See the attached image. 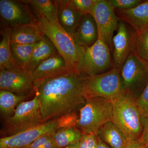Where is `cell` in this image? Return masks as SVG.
Returning a JSON list of instances; mask_svg holds the SVG:
<instances>
[{
    "label": "cell",
    "instance_id": "obj_1",
    "mask_svg": "<svg viewBox=\"0 0 148 148\" xmlns=\"http://www.w3.org/2000/svg\"><path fill=\"white\" fill-rule=\"evenodd\" d=\"M85 77L73 71L35 81V93L40 106L41 122L58 118L73 112L86 102Z\"/></svg>",
    "mask_w": 148,
    "mask_h": 148
},
{
    "label": "cell",
    "instance_id": "obj_2",
    "mask_svg": "<svg viewBox=\"0 0 148 148\" xmlns=\"http://www.w3.org/2000/svg\"><path fill=\"white\" fill-rule=\"evenodd\" d=\"M84 104L80 109L76 127L83 134L96 135L105 123L112 121L113 104L106 98L91 97L86 98Z\"/></svg>",
    "mask_w": 148,
    "mask_h": 148
},
{
    "label": "cell",
    "instance_id": "obj_3",
    "mask_svg": "<svg viewBox=\"0 0 148 148\" xmlns=\"http://www.w3.org/2000/svg\"><path fill=\"white\" fill-rule=\"evenodd\" d=\"M112 102L114 106L112 122L130 140H139L143 126L133 93L126 91Z\"/></svg>",
    "mask_w": 148,
    "mask_h": 148
},
{
    "label": "cell",
    "instance_id": "obj_4",
    "mask_svg": "<svg viewBox=\"0 0 148 148\" xmlns=\"http://www.w3.org/2000/svg\"><path fill=\"white\" fill-rule=\"evenodd\" d=\"M77 47L79 54L77 71L83 76L96 75L113 68L110 49L103 40L98 38L90 47Z\"/></svg>",
    "mask_w": 148,
    "mask_h": 148
},
{
    "label": "cell",
    "instance_id": "obj_5",
    "mask_svg": "<svg viewBox=\"0 0 148 148\" xmlns=\"http://www.w3.org/2000/svg\"><path fill=\"white\" fill-rule=\"evenodd\" d=\"M36 19L37 25L53 43L58 53L64 58L69 70L79 73L78 52L73 38L61 27L59 23L50 22L43 16Z\"/></svg>",
    "mask_w": 148,
    "mask_h": 148
},
{
    "label": "cell",
    "instance_id": "obj_6",
    "mask_svg": "<svg viewBox=\"0 0 148 148\" xmlns=\"http://www.w3.org/2000/svg\"><path fill=\"white\" fill-rule=\"evenodd\" d=\"M78 118L74 112L43 123L41 124L9 137L1 138L0 148H23L46 134L55 132L61 127L76 126Z\"/></svg>",
    "mask_w": 148,
    "mask_h": 148
},
{
    "label": "cell",
    "instance_id": "obj_7",
    "mask_svg": "<svg viewBox=\"0 0 148 148\" xmlns=\"http://www.w3.org/2000/svg\"><path fill=\"white\" fill-rule=\"evenodd\" d=\"M41 123L40 101L35 93L34 98L21 102L12 116L3 120L0 130L1 138L16 135Z\"/></svg>",
    "mask_w": 148,
    "mask_h": 148
},
{
    "label": "cell",
    "instance_id": "obj_8",
    "mask_svg": "<svg viewBox=\"0 0 148 148\" xmlns=\"http://www.w3.org/2000/svg\"><path fill=\"white\" fill-rule=\"evenodd\" d=\"M84 90L86 98L101 97L113 102L126 93L123 85L121 69L113 68L103 73L85 77Z\"/></svg>",
    "mask_w": 148,
    "mask_h": 148
},
{
    "label": "cell",
    "instance_id": "obj_9",
    "mask_svg": "<svg viewBox=\"0 0 148 148\" xmlns=\"http://www.w3.org/2000/svg\"><path fill=\"white\" fill-rule=\"evenodd\" d=\"M90 14L98 27L99 38L103 40L112 50L114 33L117 30L120 21L113 7L107 0H98Z\"/></svg>",
    "mask_w": 148,
    "mask_h": 148
},
{
    "label": "cell",
    "instance_id": "obj_10",
    "mask_svg": "<svg viewBox=\"0 0 148 148\" xmlns=\"http://www.w3.org/2000/svg\"><path fill=\"white\" fill-rule=\"evenodd\" d=\"M1 28L11 29L25 24L37 23L30 7L22 1L1 0Z\"/></svg>",
    "mask_w": 148,
    "mask_h": 148
},
{
    "label": "cell",
    "instance_id": "obj_11",
    "mask_svg": "<svg viewBox=\"0 0 148 148\" xmlns=\"http://www.w3.org/2000/svg\"><path fill=\"white\" fill-rule=\"evenodd\" d=\"M35 80L32 72L27 70L0 71V89L21 96L29 97L35 92Z\"/></svg>",
    "mask_w": 148,
    "mask_h": 148
},
{
    "label": "cell",
    "instance_id": "obj_12",
    "mask_svg": "<svg viewBox=\"0 0 148 148\" xmlns=\"http://www.w3.org/2000/svg\"><path fill=\"white\" fill-rule=\"evenodd\" d=\"M121 76L124 89L132 92L148 83V67L131 52L121 68Z\"/></svg>",
    "mask_w": 148,
    "mask_h": 148
},
{
    "label": "cell",
    "instance_id": "obj_13",
    "mask_svg": "<svg viewBox=\"0 0 148 148\" xmlns=\"http://www.w3.org/2000/svg\"><path fill=\"white\" fill-rule=\"evenodd\" d=\"M116 34L112 39L114 48L112 58L113 68L121 69L132 52L137 32L124 21L120 20Z\"/></svg>",
    "mask_w": 148,
    "mask_h": 148
},
{
    "label": "cell",
    "instance_id": "obj_14",
    "mask_svg": "<svg viewBox=\"0 0 148 148\" xmlns=\"http://www.w3.org/2000/svg\"><path fill=\"white\" fill-rule=\"evenodd\" d=\"M72 71L59 53L49 57L40 64L32 72L35 81L52 78Z\"/></svg>",
    "mask_w": 148,
    "mask_h": 148
},
{
    "label": "cell",
    "instance_id": "obj_15",
    "mask_svg": "<svg viewBox=\"0 0 148 148\" xmlns=\"http://www.w3.org/2000/svg\"><path fill=\"white\" fill-rule=\"evenodd\" d=\"M58 22L61 27L73 38L74 33L82 16L74 7L71 0H55Z\"/></svg>",
    "mask_w": 148,
    "mask_h": 148
},
{
    "label": "cell",
    "instance_id": "obj_16",
    "mask_svg": "<svg viewBox=\"0 0 148 148\" xmlns=\"http://www.w3.org/2000/svg\"><path fill=\"white\" fill-rule=\"evenodd\" d=\"M99 38L98 27L91 14L84 15L75 31L73 39L77 45L90 47Z\"/></svg>",
    "mask_w": 148,
    "mask_h": 148
},
{
    "label": "cell",
    "instance_id": "obj_17",
    "mask_svg": "<svg viewBox=\"0 0 148 148\" xmlns=\"http://www.w3.org/2000/svg\"><path fill=\"white\" fill-rule=\"evenodd\" d=\"M120 20L124 21L137 32L148 28V0L144 1L135 8L128 10H116Z\"/></svg>",
    "mask_w": 148,
    "mask_h": 148
},
{
    "label": "cell",
    "instance_id": "obj_18",
    "mask_svg": "<svg viewBox=\"0 0 148 148\" xmlns=\"http://www.w3.org/2000/svg\"><path fill=\"white\" fill-rule=\"evenodd\" d=\"M96 135L111 148H127L132 141L112 121L105 123Z\"/></svg>",
    "mask_w": 148,
    "mask_h": 148
},
{
    "label": "cell",
    "instance_id": "obj_19",
    "mask_svg": "<svg viewBox=\"0 0 148 148\" xmlns=\"http://www.w3.org/2000/svg\"><path fill=\"white\" fill-rule=\"evenodd\" d=\"M45 35L37 23L25 24L10 30V43L20 44L36 43Z\"/></svg>",
    "mask_w": 148,
    "mask_h": 148
},
{
    "label": "cell",
    "instance_id": "obj_20",
    "mask_svg": "<svg viewBox=\"0 0 148 148\" xmlns=\"http://www.w3.org/2000/svg\"><path fill=\"white\" fill-rule=\"evenodd\" d=\"M57 53L58 52L55 46L45 35L41 40L37 43L24 69L32 73L42 62Z\"/></svg>",
    "mask_w": 148,
    "mask_h": 148
},
{
    "label": "cell",
    "instance_id": "obj_21",
    "mask_svg": "<svg viewBox=\"0 0 148 148\" xmlns=\"http://www.w3.org/2000/svg\"><path fill=\"white\" fill-rule=\"evenodd\" d=\"M0 43V71H15L24 69L12 56L10 49V29L1 28Z\"/></svg>",
    "mask_w": 148,
    "mask_h": 148
},
{
    "label": "cell",
    "instance_id": "obj_22",
    "mask_svg": "<svg viewBox=\"0 0 148 148\" xmlns=\"http://www.w3.org/2000/svg\"><path fill=\"white\" fill-rule=\"evenodd\" d=\"M30 7L35 18L43 16L50 22L59 23L57 7L54 1L22 0Z\"/></svg>",
    "mask_w": 148,
    "mask_h": 148
},
{
    "label": "cell",
    "instance_id": "obj_23",
    "mask_svg": "<svg viewBox=\"0 0 148 148\" xmlns=\"http://www.w3.org/2000/svg\"><path fill=\"white\" fill-rule=\"evenodd\" d=\"M27 98L8 90H0V112L3 119L12 116L18 105Z\"/></svg>",
    "mask_w": 148,
    "mask_h": 148
},
{
    "label": "cell",
    "instance_id": "obj_24",
    "mask_svg": "<svg viewBox=\"0 0 148 148\" xmlns=\"http://www.w3.org/2000/svg\"><path fill=\"white\" fill-rule=\"evenodd\" d=\"M83 133L76 126L61 127L52 133L53 140L58 148L80 141Z\"/></svg>",
    "mask_w": 148,
    "mask_h": 148
},
{
    "label": "cell",
    "instance_id": "obj_25",
    "mask_svg": "<svg viewBox=\"0 0 148 148\" xmlns=\"http://www.w3.org/2000/svg\"><path fill=\"white\" fill-rule=\"evenodd\" d=\"M137 33L132 51L148 67V28Z\"/></svg>",
    "mask_w": 148,
    "mask_h": 148
},
{
    "label": "cell",
    "instance_id": "obj_26",
    "mask_svg": "<svg viewBox=\"0 0 148 148\" xmlns=\"http://www.w3.org/2000/svg\"><path fill=\"white\" fill-rule=\"evenodd\" d=\"M37 43L31 44L10 43V49L12 56L16 63L23 69L29 61Z\"/></svg>",
    "mask_w": 148,
    "mask_h": 148
},
{
    "label": "cell",
    "instance_id": "obj_27",
    "mask_svg": "<svg viewBox=\"0 0 148 148\" xmlns=\"http://www.w3.org/2000/svg\"><path fill=\"white\" fill-rule=\"evenodd\" d=\"M98 0H71L74 7L82 15L91 13Z\"/></svg>",
    "mask_w": 148,
    "mask_h": 148
},
{
    "label": "cell",
    "instance_id": "obj_28",
    "mask_svg": "<svg viewBox=\"0 0 148 148\" xmlns=\"http://www.w3.org/2000/svg\"><path fill=\"white\" fill-rule=\"evenodd\" d=\"M115 10H128L135 8L141 4L144 1L142 0H108Z\"/></svg>",
    "mask_w": 148,
    "mask_h": 148
},
{
    "label": "cell",
    "instance_id": "obj_29",
    "mask_svg": "<svg viewBox=\"0 0 148 148\" xmlns=\"http://www.w3.org/2000/svg\"><path fill=\"white\" fill-rule=\"evenodd\" d=\"M136 103L141 117L148 116V83L143 89L138 99L136 100Z\"/></svg>",
    "mask_w": 148,
    "mask_h": 148
},
{
    "label": "cell",
    "instance_id": "obj_30",
    "mask_svg": "<svg viewBox=\"0 0 148 148\" xmlns=\"http://www.w3.org/2000/svg\"><path fill=\"white\" fill-rule=\"evenodd\" d=\"M52 133L41 136L29 145L23 148H41L45 144L52 139Z\"/></svg>",
    "mask_w": 148,
    "mask_h": 148
},
{
    "label": "cell",
    "instance_id": "obj_31",
    "mask_svg": "<svg viewBox=\"0 0 148 148\" xmlns=\"http://www.w3.org/2000/svg\"><path fill=\"white\" fill-rule=\"evenodd\" d=\"M143 131L139 140L145 145L148 147V116L141 117Z\"/></svg>",
    "mask_w": 148,
    "mask_h": 148
},
{
    "label": "cell",
    "instance_id": "obj_32",
    "mask_svg": "<svg viewBox=\"0 0 148 148\" xmlns=\"http://www.w3.org/2000/svg\"><path fill=\"white\" fill-rule=\"evenodd\" d=\"M127 148H147L139 140L132 141Z\"/></svg>",
    "mask_w": 148,
    "mask_h": 148
},
{
    "label": "cell",
    "instance_id": "obj_33",
    "mask_svg": "<svg viewBox=\"0 0 148 148\" xmlns=\"http://www.w3.org/2000/svg\"><path fill=\"white\" fill-rule=\"evenodd\" d=\"M96 137H97L96 148H111L108 145L103 142L98 136L96 135Z\"/></svg>",
    "mask_w": 148,
    "mask_h": 148
},
{
    "label": "cell",
    "instance_id": "obj_34",
    "mask_svg": "<svg viewBox=\"0 0 148 148\" xmlns=\"http://www.w3.org/2000/svg\"><path fill=\"white\" fill-rule=\"evenodd\" d=\"M80 145V141L77 143H73L63 148H79Z\"/></svg>",
    "mask_w": 148,
    "mask_h": 148
},
{
    "label": "cell",
    "instance_id": "obj_35",
    "mask_svg": "<svg viewBox=\"0 0 148 148\" xmlns=\"http://www.w3.org/2000/svg\"><path fill=\"white\" fill-rule=\"evenodd\" d=\"M147 148H148V147H147Z\"/></svg>",
    "mask_w": 148,
    "mask_h": 148
}]
</instances>
